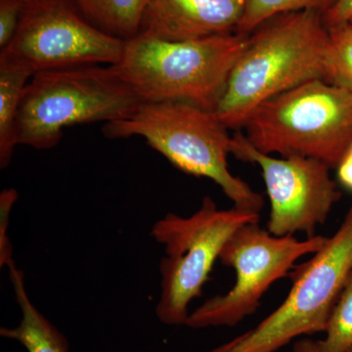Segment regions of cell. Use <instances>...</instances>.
Wrapping results in <instances>:
<instances>
[{
  "label": "cell",
  "mask_w": 352,
  "mask_h": 352,
  "mask_svg": "<svg viewBox=\"0 0 352 352\" xmlns=\"http://www.w3.org/2000/svg\"><path fill=\"white\" fill-rule=\"evenodd\" d=\"M330 43L323 14L300 11L278 15L249 34L215 113L229 129H243L263 102L325 76Z\"/></svg>",
  "instance_id": "1"
},
{
  "label": "cell",
  "mask_w": 352,
  "mask_h": 352,
  "mask_svg": "<svg viewBox=\"0 0 352 352\" xmlns=\"http://www.w3.org/2000/svg\"><path fill=\"white\" fill-rule=\"evenodd\" d=\"M102 131L109 138H144L177 170L217 183L234 207L258 214L264 207L263 195L229 170L233 136L214 111L182 102H141Z\"/></svg>",
  "instance_id": "2"
},
{
  "label": "cell",
  "mask_w": 352,
  "mask_h": 352,
  "mask_svg": "<svg viewBox=\"0 0 352 352\" xmlns=\"http://www.w3.org/2000/svg\"><path fill=\"white\" fill-rule=\"evenodd\" d=\"M249 41L235 34L191 41L139 34L116 68L141 102H182L214 111Z\"/></svg>",
  "instance_id": "3"
},
{
  "label": "cell",
  "mask_w": 352,
  "mask_h": 352,
  "mask_svg": "<svg viewBox=\"0 0 352 352\" xmlns=\"http://www.w3.org/2000/svg\"><path fill=\"white\" fill-rule=\"evenodd\" d=\"M243 129L263 154L309 157L338 168L352 146V92L309 80L263 102Z\"/></svg>",
  "instance_id": "4"
},
{
  "label": "cell",
  "mask_w": 352,
  "mask_h": 352,
  "mask_svg": "<svg viewBox=\"0 0 352 352\" xmlns=\"http://www.w3.org/2000/svg\"><path fill=\"white\" fill-rule=\"evenodd\" d=\"M141 103L115 66L39 72L28 82L18 119V144L51 149L65 129L124 119Z\"/></svg>",
  "instance_id": "5"
},
{
  "label": "cell",
  "mask_w": 352,
  "mask_h": 352,
  "mask_svg": "<svg viewBox=\"0 0 352 352\" xmlns=\"http://www.w3.org/2000/svg\"><path fill=\"white\" fill-rule=\"evenodd\" d=\"M258 221V212L236 207L220 210L208 196L191 217L168 214L157 220L151 235L164 247L159 266L161 295L156 307L162 323L186 324L190 302L201 296L227 240L241 226Z\"/></svg>",
  "instance_id": "6"
},
{
  "label": "cell",
  "mask_w": 352,
  "mask_h": 352,
  "mask_svg": "<svg viewBox=\"0 0 352 352\" xmlns=\"http://www.w3.org/2000/svg\"><path fill=\"white\" fill-rule=\"evenodd\" d=\"M352 272V204L339 230L311 259L289 272L283 303L226 352H276L300 336L325 333Z\"/></svg>",
  "instance_id": "7"
},
{
  "label": "cell",
  "mask_w": 352,
  "mask_h": 352,
  "mask_svg": "<svg viewBox=\"0 0 352 352\" xmlns=\"http://www.w3.org/2000/svg\"><path fill=\"white\" fill-rule=\"evenodd\" d=\"M329 238L315 235L305 241L277 237L258 223L241 226L220 252L219 261L236 273L235 284L222 296L208 298L190 314L185 326L192 329L234 327L254 314L271 285L289 274L302 256L320 251Z\"/></svg>",
  "instance_id": "8"
},
{
  "label": "cell",
  "mask_w": 352,
  "mask_h": 352,
  "mask_svg": "<svg viewBox=\"0 0 352 352\" xmlns=\"http://www.w3.org/2000/svg\"><path fill=\"white\" fill-rule=\"evenodd\" d=\"M126 41L88 23L69 0H27L12 41L0 59L32 73L50 69L119 64Z\"/></svg>",
  "instance_id": "9"
},
{
  "label": "cell",
  "mask_w": 352,
  "mask_h": 352,
  "mask_svg": "<svg viewBox=\"0 0 352 352\" xmlns=\"http://www.w3.org/2000/svg\"><path fill=\"white\" fill-rule=\"evenodd\" d=\"M232 154L261 168L270 201L267 231L277 237L298 232L314 237L342 198L327 164L309 157H275L259 152L244 133L233 135Z\"/></svg>",
  "instance_id": "10"
},
{
  "label": "cell",
  "mask_w": 352,
  "mask_h": 352,
  "mask_svg": "<svg viewBox=\"0 0 352 352\" xmlns=\"http://www.w3.org/2000/svg\"><path fill=\"white\" fill-rule=\"evenodd\" d=\"M245 8V0H150L139 34L191 41L235 34Z\"/></svg>",
  "instance_id": "11"
},
{
  "label": "cell",
  "mask_w": 352,
  "mask_h": 352,
  "mask_svg": "<svg viewBox=\"0 0 352 352\" xmlns=\"http://www.w3.org/2000/svg\"><path fill=\"white\" fill-rule=\"evenodd\" d=\"M8 270L22 317L16 327L0 329V335L19 342L28 352H69L68 340L63 333L32 303L25 289L23 271L16 267L15 263Z\"/></svg>",
  "instance_id": "12"
},
{
  "label": "cell",
  "mask_w": 352,
  "mask_h": 352,
  "mask_svg": "<svg viewBox=\"0 0 352 352\" xmlns=\"http://www.w3.org/2000/svg\"><path fill=\"white\" fill-rule=\"evenodd\" d=\"M80 15L101 32L122 41L140 34L150 0H69Z\"/></svg>",
  "instance_id": "13"
},
{
  "label": "cell",
  "mask_w": 352,
  "mask_h": 352,
  "mask_svg": "<svg viewBox=\"0 0 352 352\" xmlns=\"http://www.w3.org/2000/svg\"><path fill=\"white\" fill-rule=\"evenodd\" d=\"M34 73L15 62L0 59V166L6 168L18 144L21 102Z\"/></svg>",
  "instance_id": "14"
},
{
  "label": "cell",
  "mask_w": 352,
  "mask_h": 352,
  "mask_svg": "<svg viewBox=\"0 0 352 352\" xmlns=\"http://www.w3.org/2000/svg\"><path fill=\"white\" fill-rule=\"evenodd\" d=\"M336 0H245L244 16L238 34H250L266 21L282 14L317 11L327 12Z\"/></svg>",
  "instance_id": "15"
},
{
  "label": "cell",
  "mask_w": 352,
  "mask_h": 352,
  "mask_svg": "<svg viewBox=\"0 0 352 352\" xmlns=\"http://www.w3.org/2000/svg\"><path fill=\"white\" fill-rule=\"evenodd\" d=\"M328 29L330 43L324 80L352 92V25L347 22Z\"/></svg>",
  "instance_id": "16"
},
{
  "label": "cell",
  "mask_w": 352,
  "mask_h": 352,
  "mask_svg": "<svg viewBox=\"0 0 352 352\" xmlns=\"http://www.w3.org/2000/svg\"><path fill=\"white\" fill-rule=\"evenodd\" d=\"M326 338L318 340L320 352H347L352 347V272L333 308Z\"/></svg>",
  "instance_id": "17"
},
{
  "label": "cell",
  "mask_w": 352,
  "mask_h": 352,
  "mask_svg": "<svg viewBox=\"0 0 352 352\" xmlns=\"http://www.w3.org/2000/svg\"><path fill=\"white\" fill-rule=\"evenodd\" d=\"M27 0H0V50L12 41L22 20Z\"/></svg>",
  "instance_id": "18"
},
{
  "label": "cell",
  "mask_w": 352,
  "mask_h": 352,
  "mask_svg": "<svg viewBox=\"0 0 352 352\" xmlns=\"http://www.w3.org/2000/svg\"><path fill=\"white\" fill-rule=\"evenodd\" d=\"M17 198L18 193L15 189L3 190L0 195V265L7 267L15 263L13 261L12 245L7 236V230L11 210Z\"/></svg>",
  "instance_id": "19"
},
{
  "label": "cell",
  "mask_w": 352,
  "mask_h": 352,
  "mask_svg": "<svg viewBox=\"0 0 352 352\" xmlns=\"http://www.w3.org/2000/svg\"><path fill=\"white\" fill-rule=\"evenodd\" d=\"M323 19L327 28L349 22L352 19V0H336L324 14Z\"/></svg>",
  "instance_id": "20"
},
{
  "label": "cell",
  "mask_w": 352,
  "mask_h": 352,
  "mask_svg": "<svg viewBox=\"0 0 352 352\" xmlns=\"http://www.w3.org/2000/svg\"><path fill=\"white\" fill-rule=\"evenodd\" d=\"M338 170V177L346 188L352 190V146Z\"/></svg>",
  "instance_id": "21"
},
{
  "label": "cell",
  "mask_w": 352,
  "mask_h": 352,
  "mask_svg": "<svg viewBox=\"0 0 352 352\" xmlns=\"http://www.w3.org/2000/svg\"><path fill=\"white\" fill-rule=\"evenodd\" d=\"M293 352H320L318 342L310 339L298 340L294 344Z\"/></svg>",
  "instance_id": "22"
},
{
  "label": "cell",
  "mask_w": 352,
  "mask_h": 352,
  "mask_svg": "<svg viewBox=\"0 0 352 352\" xmlns=\"http://www.w3.org/2000/svg\"><path fill=\"white\" fill-rule=\"evenodd\" d=\"M234 342H235V339L231 340L230 342L221 344V346L215 347V349H212V351L208 352H226V351H228L231 346H233Z\"/></svg>",
  "instance_id": "23"
},
{
  "label": "cell",
  "mask_w": 352,
  "mask_h": 352,
  "mask_svg": "<svg viewBox=\"0 0 352 352\" xmlns=\"http://www.w3.org/2000/svg\"><path fill=\"white\" fill-rule=\"evenodd\" d=\"M347 352H352V347L351 349H349V351H347Z\"/></svg>",
  "instance_id": "24"
},
{
  "label": "cell",
  "mask_w": 352,
  "mask_h": 352,
  "mask_svg": "<svg viewBox=\"0 0 352 352\" xmlns=\"http://www.w3.org/2000/svg\"><path fill=\"white\" fill-rule=\"evenodd\" d=\"M349 23H351V24L352 25V19L351 21H349Z\"/></svg>",
  "instance_id": "25"
}]
</instances>
